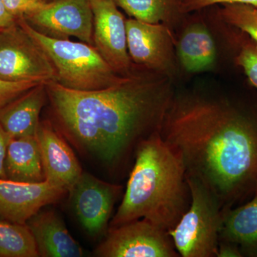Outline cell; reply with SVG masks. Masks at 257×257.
I'll use <instances>...</instances> for the list:
<instances>
[{
	"label": "cell",
	"instance_id": "6da1fadb",
	"mask_svg": "<svg viewBox=\"0 0 257 257\" xmlns=\"http://www.w3.org/2000/svg\"><path fill=\"white\" fill-rule=\"evenodd\" d=\"M186 176L202 182L223 209L257 194V116L229 100L174 94L160 130Z\"/></svg>",
	"mask_w": 257,
	"mask_h": 257
},
{
	"label": "cell",
	"instance_id": "7a4b0ae2",
	"mask_svg": "<svg viewBox=\"0 0 257 257\" xmlns=\"http://www.w3.org/2000/svg\"><path fill=\"white\" fill-rule=\"evenodd\" d=\"M171 79L136 66L122 82L100 90L47 83L51 121L79 152L114 170L160 130L175 94Z\"/></svg>",
	"mask_w": 257,
	"mask_h": 257
},
{
	"label": "cell",
	"instance_id": "3957f363",
	"mask_svg": "<svg viewBox=\"0 0 257 257\" xmlns=\"http://www.w3.org/2000/svg\"><path fill=\"white\" fill-rule=\"evenodd\" d=\"M190 202L183 162L160 132H155L137 147L124 197L109 229L146 219L169 231L180 220Z\"/></svg>",
	"mask_w": 257,
	"mask_h": 257
},
{
	"label": "cell",
	"instance_id": "277c9868",
	"mask_svg": "<svg viewBox=\"0 0 257 257\" xmlns=\"http://www.w3.org/2000/svg\"><path fill=\"white\" fill-rule=\"evenodd\" d=\"M18 22L48 56L55 69L56 82L62 87L85 92L100 90L126 79L111 68L93 45L50 38L30 28L23 19Z\"/></svg>",
	"mask_w": 257,
	"mask_h": 257
},
{
	"label": "cell",
	"instance_id": "5b68a950",
	"mask_svg": "<svg viewBox=\"0 0 257 257\" xmlns=\"http://www.w3.org/2000/svg\"><path fill=\"white\" fill-rule=\"evenodd\" d=\"M191 202L173 229L168 231L179 256H216L223 207L218 198L202 182L186 176Z\"/></svg>",
	"mask_w": 257,
	"mask_h": 257
},
{
	"label": "cell",
	"instance_id": "8992f818",
	"mask_svg": "<svg viewBox=\"0 0 257 257\" xmlns=\"http://www.w3.org/2000/svg\"><path fill=\"white\" fill-rule=\"evenodd\" d=\"M0 78L12 82H56L55 69L48 56L18 22L0 31Z\"/></svg>",
	"mask_w": 257,
	"mask_h": 257
},
{
	"label": "cell",
	"instance_id": "52a82bcc",
	"mask_svg": "<svg viewBox=\"0 0 257 257\" xmlns=\"http://www.w3.org/2000/svg\"><path fill=\"white\" fill-rule=\"evenodd\" d=\"M126 25L128 53L134 65L172 79L177 62L172 28L131 18L126 19Z\"/></svg>",
	"mask_w": 257,
	"mask_h": 257
},
{
	"label": "cell",
	"instance_id": "ba28073f",
	"mask_svg": "<svg viewBox=\"0 0 257 257\" xmlns=\"http://www.w3.org/2000/svg\"><path fill=\"white\" fill-rule=\"evenodd\" d=\"M94 253L100 257L179 256L168 231L146 219L108 230Z\"/></svg>",
	"mask_w": 257,
	"mask_h": 257
},
{
	"label": "cell",
	"instance_id": "9c48e42d",
	"mask_svg": "<svg viewBox=\"0 0 257 257\" xmlns=\"http://www.w3.org/2000/svg\"><path fill=\"white\" fill-rule=\"evenodd\" d=\"M23 20L45 36L58 40L74 37L93 45L90 0H52L44 3Z\"/></svg>",
	"mask_w": 257,
	"mask_h": 257
},
{
	"label": "cell",
	"instance_id": "30bf717a",
	"mask_svg": "<svg viewBox=\"0 0 257 257\" xmlns=\"http://www.w3.org/2000/svg\"><path fill=\"white\" fill-rule=\"evenodd\" d=\"M93 46L116 73L127 76L134 65L127 49L126 20L114 0H90Z\"/></svg>",
	"mask_w": 257,
	"mask_h": 257
},
{
	"label": "cell",
	"instance_id": "8fae6325",
	"mask_svg": "<svg viewBox=\"0 0 257 257\" xmlns=\"http://www.w3.org/2000/svg\"><path fill=\"white\" fill-rule=\"evenodd\" d=\"M121 187L104 182L82 172L69 190L76 216L89 236H102L109 229V221Z\"/></svg>",
	"mask_w": 257,
	"mask_h": 257
},
{
	"label": "cell",
	"instance_id": "7c38bea8",
	"mask_svg": "<svg viewBox=\"0 0 257 257\" xmlns=\"http://www.w3.org/2000/svg\"><path fill=\"white\" fill-rule=\"evenodd\" d=\"M67 193L47 181L24 183L0 179V219L26 224L42 208L58 202Z\"/></svg>",
	"mask_w": 257,
	"mask_h": 257
},
{
	"label": "cell",
	"instance_id": "4fadbf2b",
	"mask_svg": "<svg viewBox=\"0 0 257 257\" xmlns=\"http://www.w3.org/2000/svg\"><path fill=\"white\" fill-rule=\"evenodd\" d=\"M36 137L46 181L69 192L83 172L73 150L50 120L40 121Z\"/></svg>",
	"mask_w": 257,
	"mask_h": 257
},
{
	"label": "cell",
	"instance_id": "5bb4252c",
	"mask_svg": "<svg viewBox=\"0 0 257 257\" xmlns=\"http://www.w3.org/2000/svg\"><path fill=\"white\" fill-rule=\"evenodd\" d=\"M39 256L81 257L83 250L54 211H40L28 221Z\"/></svg>",
	"mask_w": 257,
	"mask_h": 257
},
{
	"label": "cell",
	"instance_id": "9a60e30c",
	"mask_svg": "<svg viewBox=\"0 0 257 257\" xmlns=\"http://www.w3.org/2000/svg\"><path fill=\"white\" fill-rule=\"evenodd\" d=\"M48 101L44 83L0 109V125L10 139L36 136L40 113Z\"/></svg>",
	"mask_w": 257,
	"mask_h": 257
},
{
	"label": "cell",
	"instance_id": "2e32d148",
	"mask_svg": "<svg viewBox=\"0 0 257 257\" xmlns=\"http://www.w3.org/2000/svg\"><path fill=\"white\" fill-rule=\"evenodd\" d=\"M176 52L181 65L189 73L207 72L216 64L214 39L206 25L200 22L186 27L176 42Z\"/></svg>",
	"mask_w": 257,
	"mask_h": 257
},
{
	"label": "cell",
	"instance_id": "e0dca14e",
	"mask_svg": "<svg viewBox=\"0 0 257 257\" xmlns=\"http://www.w3.org/2000/svg\"><path fill=\"white\" fill-rule=\"evenodd\" d=\"M219 241L234 243L243 256L257 257V194L241 205L223 209Z\"/></svg>",
	"mask_w": 257,
	"mask_h": 257
},
{
	"label": "cell",
	"instance_id": "ac0fdd59",
	"mask_svg": "<svg viewBox=\"0 0 257 257\" xmlns=\"http://www.w3.org/2000/svg\"><path fill=\"white\" fill-rule=\"evenodd\" d=\"M6 179L24 183L46 181L36 136L10 139L5 162Z\"/></svg>",
	"mask_w": 257,
	"mask_h": 257
},
{
	"label": "cell",
	"instance_id": "d6986e66",
	"mask_svg": "<svg viewBox=\"0 0 257 257\" xmlns=\"http://www.w3.org/2000/svg\"><path fill=\"white\" fill-rule=\"evenodd\" d=\"M131 18L151 24H165L171 28L179 21L180 0H114Z\"/></svg>",
	"mask_w": 257,
	"mask_h": 257
},
{
	"label": "cell",
	"instance_id": "ffe728a7",
	"mask_svg": "<svg viewBox=\"0 0 257 257\" xmlns=\"http://www.w3.org/2000/svg\"><path fill=\"white\" fill-rule=\"evenodd\" d=\"M36 243L27 224L0 219V257H38Z\"/></svg>",
	"mask_w": 257,
	"mask_h": 257
},
{
	"label": "cell",
	"instance_id": "44dd1931",
	"mask_svg": "<svg viewBox=\"0 0 257 257\" xmlns=\"http://www.w3.org/2000/svg\"><path fill=\"white\" fill-rule=\"evenodd\" d=\"M229 40L234 52V62L243 69L257 89V45L244 32L229 26Z\"/></svg>",
	"mask_w": 257,
	"mask_h": 257
},
{
	"label": "cell",
	"instance_id": "7402d4cb",
	"mask_svg": "<svg viewBox=\"0 0 257 257\" xmlns=\"http://www.w3.org/2000/svg\"><path fill=\"white\" fill-rule=\"evenodd\" d=\"M221 5L217 11L219 20L224 25L244 32L257 45V5Z\"/></svg>",
	"mask_w": 257,
	"mask_h": 257
},
{
	"label": "cell",
	"instance_id": "603a6c76",
	"mask_svg": "<svg viewBox=\"0 0 257 257\" xmlns=\"http://www.w3.org/2000/svg\"><path fill=\"white\" fill-rule=\"evenodd\" d=\"M42 83L12 82L0 78V109Z\"/></svg>",
	"mask_w": 257,
	"mask_h": 257
},
{
	"label": "cell",
	"instance_id": "cb8c5ba5",
	"mask_svg": "<svg viewBox=\"0 0 257 257\" xmlns=\"http://www.w3.org/2000/svg\"><path fill=\"white\" fill-rule=\"evenodd\" d=\"M224 4H245L257 5V0H182L180 10L183 15L205 9L209 7Z\"/></svg>",
	"mask_w": 257,
	"mask_h": 257
},
{
	"label": "cell",
	"instance_id": "d4e9b609",
	"mask_svg": "<svg viewBox=\"0 0 257 257\" xmlns=\"http://www.w3.org/2000/svg\"><path fill=\"white\" fill-rule=\"evenodd\" d=\"M8 12L17 20L23 19L45 2L42 0H3Z\"/></svg>",
	"mask_w": 257,
	"mask_h": 257
},
{
	"label": "cell",
	"instance_id": "484cf974",
	"mask_svg": "<svg viewBox=\"0 0 257 257\" xmlns=\"http://www.w3.org/2000/svg\"><path fill=\"white\" fill-rule=\"evenodd\" d=\"M216 256L242 257L243 255L239 246H236L234 243L219 241Z\"/></svg>",
	"mask_w": 257,
	"mask_h": 257
},
{
	"label": "cell",
	"instance_id": "4316f807",
	"mask_svg": "<svg viewBox=\"0 0 257 257\" xmlns=\"http://www.w3.org/2000/svg\"><path fill=\"white\" fill-rule=\"evenodd\" d=\"M10 138L0 125V179H6L5 172V162L7 150Z\"/></svg>",
	"mask_w": 257,
	"mask_h": 257
},
{
	"label": "cell",
	"instance_id": "83f0119b",
	"mask_svg": "<svg viewBox=\"0 0 257 257\" xmlns=\"http://www.w3.org/2000/svg\"><path fill=\"white\" fill-rule=\"evenodd\" d=\"M17 23L18 20L8 12L3 0H0V31L9 28Z\"/></svg>",
	"mask_w": 257,
	"mask_h": 257
},
{
	"label": "cell",
	"instance_id": "f1b7e54d",
	"mask_svg": "<svg viewBox=\"0 0 257 257\" xmlns=\"http://www.w3.org/2000/svg\"><path fill=\"white\" fill-rule=\"evenodd\" d=\"M42 1L45 2V3H47V2L52 1V0H42Z\"/></svg>",
	"mask_w": 257,
	"mask_h": 257
},
{
	"label": "cell",
	"instance_id": "f546056e",
	"mask_svg": "<svg viewBox=\"0 0 257 257\" xmlns=\"http://www.w3.org/2000/svg\"><path fill=\"white\" fill-rule=\"evenodd\" d=\"M180 1H182V0H180Z\"/></svg>",
	"mask_w": 257,
	"mask_h": 257
}]
</instances>
